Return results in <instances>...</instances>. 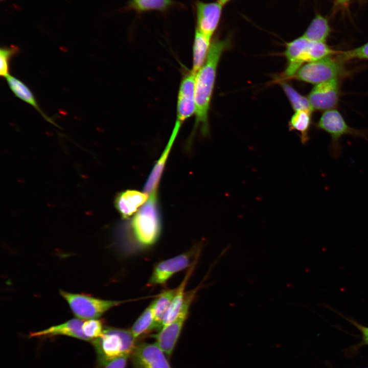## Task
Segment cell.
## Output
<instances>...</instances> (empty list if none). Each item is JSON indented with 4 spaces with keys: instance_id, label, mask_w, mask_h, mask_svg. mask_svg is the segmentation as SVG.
Segmentation results:
<instances>
[{
    "instance_id": "obj_32",
    "label": "cell",
    "mask_w": 368,
    "mask_h": 368,
    "mask_svg": "<svg viewBox=\"0 0 368 368\" xmlns=\"http://www.w3.org/2000/svg\"><path fill=\"white\" fill-rule=\"evenodd\" d=\"M366 368H368V367H366Z\"/></svg>"
},
{
    "instance_id": "obj_26",
    "label": "cell",
    "mask_w": 368,
    "mask_h": 368,
    "mask_svg": "<svg viewBox=\"0 0 368 368\" xmlns=\"http://www.w3.org/2000/svg\"><path fill=\"white\" fill-rule=\"evenodd\" d=\"M105 328L104 321L96 318L84 321L82 326L83 332L89 341L101 336Z\"/></svg>"
},
{
    "instance_id": "obj_18",
    "label": "cell",
    "mask_w": 368,
    "mask_h": 368,
    "mask_svg": "<svg viewBox=\"0 0 368 368\" xmlns=\"http://www.w3.org/2000/svg\"><path fill=\"white\" fill-rule=\"evenodd\" d=\"M330 32L327 18L317 14L302 36L311 41L325 42Z\"/></svg>"
},
{
    "instance_id": "obj_23",
    "label": "cell",
    "mask_w": 368,
    "mask_h": 368,
    "mask_svg": "<svg viewBox=\"0 0 368 368\" xmlns=\"http://www.w3.org/2000/svg\"><path fill=\"white\" fill-rule=\"evenodd\" d=\"M281 85L289 100L291 106L295 111L302 110H309L313 111L308 99L300 94L291 85L283 82Z\"/></svg>"
},
{
    "instance_id": "obj_28",
    "label": "cell",
    "mask_w": 368,
    "mask_h": 368,
    "mask_svg": "<svg viewBox=\"0 0 368 368\" xmlns=\"http://www.w3.org/2000/svg\"><path fill=\"white\" fill-rule=\"evenodd\" d=\"M330 309L335 311V312H336L338 314L340 315V316H341L342 318H343L348 321H349L350 324L353 325L361 333V341L359 343V344L356 346L357 348H360L364 346H368V326H363L359 324L358 321H357L353 318L347 317L343 314H341L340 313H339L336 311L333 310V309Z\"/></svg>"
},
{
    "instance_id": "obj_13",
    "label": "cell",
    "mask_w": 368,
    "mask_h": 368,
    "mask_svg": "<svg viewBox=\"0 0 368 368\" xmlns=\"http://www.w3.org/2000/svg\"><path fill=\"white\" fill-rule=\"evenodd\" d=\"M148 199L146 193L127 190L119 193L114 199V206L124 219H128Z\"/></svg>"
},
{
    "instance_id": "obj_15",
    "label": "cell",
    "mask_w": 368,
    "mask_h": 368,
    "mask_svg": "<svg viewBox=\"0 0 368 368\" xmlns=\"http://www.w3.org/2000/svg\"><path fill=\"white\" fill-rule=\"evenodd\" d=\"M6 81L11 91L15 97L33 107L49 123L58 126L52 119L47 116L42 110L34 94L22 81L11 75L6 78Z\"/></svg>"
},
{
    "instance_id": "obj_31",
    "label": "cell",
    "mask_w": 368,
    "mask_h": 368,
    "mask_svg": "<svg viewBox=\"0 0 368 368\" xmlns=\"http://www.w3.org/2000/svg\"><path fill=\"white\" fill-rule=\"evenodd\" d=\"M349 1V0H337V1L340 4H344Z\"/></svg>"
},
{
    "instance_id": "obj_5",
    "label": "cell",
    "mask_w": 368,
    "mask_h": 368,
    "mask_svg": "<svg viewBox=\"0 0 368 368\" xmlns=\"http://www.w3.org/2000/svg\"><path fill=\"white\" fill-rule=\"evenodd\" d=\"M196 292V290H194L186 293L183 305L177 317L172 323L163 327L153 336L156 339V344L169 358H171L174 351Z\"/></svg>"
},
{
    "instance_id": "obj_14",
    "label": "cell",
    "mask_w": 368,
    "mask_h": 368,
    "mask_svg": "<svg viewBox=\"0 0 368 368\" xmlns=\"http://www.w3.org/2000/svg\"><path fill=\"white\" fill-rule=\"evenodd\" d=\"M179 129L180 127L176 126H174L172 134L166 147L165 148L159 159L155 164L150 174L145 183L144 191L145 193L151 194V193L157 191V187L158 186L159 181L163 173L166 162Z\"/></svg>"
},
{
    "instance_id": "obj_1",
    "label": "cell",
    "mask_w": 368,
    "mask_h": 368,
    "mask_svg": "<svg viewBox=\"0 0 368 368\" xmlns=\"http://www.w3.org/2000/svg\"><path fill=\"white\" fill-rule=\"evenodd\" d=\"M230 44L229 39H216L211 42L206 61L195 78V122L202 135L209 133L208 113L216 76L218 64L222 53Z\"/></svg>"
},
{
    "instance_id": "obj_16",
    "label": "cell",
    "mask_w": 368,
    "mask_h": 368,
    "mask_svg": "<svg viewBox=\"0 0 368 368\" xmlns=\"http://www.w3.org/2000/svg\"><path fill=\"white\" fill-rule=\"evenodd\" d=\"M196 261L197 259H196L189 267V270L187 271L183 280L179 286L176 289L175 295L163 320L162 328L172 323L178 316L185 298L186 294L185 292V288L188 280L192 274Z\"/></svg>"
},
{
    "instance_id": "obj_25",
    "label": "cell",
    "mask_w": 368,
    "mask_h": 368,
    "mask_svg": "<svg viewBox=\"0 0 368 368\" xmlns=\"http://www.w3.org/2000/svg\"><path fill=\"white\" fill-rule=\"evenodd\" d=\"M309 41V40L301 36L286 43L284 54L288 60V64L294 62L298 58Z\"/></svg>"
},
{
    "instance_id": "obj_9",
    "label": "cell",
    "mask_w": 368,
    "mask_h": 368,
    "mask_svg": "<svg viewBox=\"0 0 368 368\" xmlns=\"http://www.w3.org/2000/svg\"><path fill=\"white\" fill-rule=\"evenodd\" d=\"M196 249H191L158 263L154 267L147 285L152 286L165 284L172 276L193 263L192 257Z\"/></svg>"
},
{
    "instance_id": "obj_30",
    "label": "cell",
    "mask_w": 368,
    "mask_h": 368,
    "mask_svg": "<svg viewBox=\"0 0 368 368\" xmlns=\"http://www.w3.org/2000/svg\"><path fill=\"white\" fill-rule=\"evenodd\" d=\"M231 1L232 0H217V1L221 4H222L223 6L225 5Z\"/></svg>"
},
{
    "instance_id": "obj_33",
    "label": "cell",
    "mask_w": 368,
    "mask_h": 368,
    "mask_svg": "<svg viewBox=\"0 0 368 368\" xmlns=\"http://www.w3.org/2000/svg\"><path fill=\"white\" fill-rule=\"evenodd\" d=\"M2 1H3V0H2Z\"/></svg>"
},
{
    "instance_id": "obj_21",
    "label": "cell",
    "mask_w": 368,
    "mask_h": 368,
    "mask_svg": "<svg viewBox=\"0 0 368 368\" xmlns=\"http://www.w3.org/2000/svg\"><path fill=\"white\" fill-rule=\"evenodd\" d=\"M312 111L302 110L296 111L292 116L289 123L290 130L298 131L301 134L302 144H305L309 140V130L311 121Z\"/></svg>"
},
{
    "instance_id": "obj_2",
    "label": "cell",
    "mask_w": 368,
    "mask_h": 368,
    "mask_svg": "<svg viewBox=\"0 0 368 368\" xmlns=\"http://www.w3.org/2000/svg\"><path fill=\"white\" fill-rule=\"evenodd\" d=\"M162 228V216L157 192H155L150 194L147 202L128 222L127 229L132 239L143 248L156 243Z\"/></svg>"
},
{
    "instance_id": "obj_7",
    "label": "cell",
    "mask_w": 368,
    "mask_h": 368,
    "mask_svg": "<svg viewBox=\"0 0 368 368\" xmlns=\"http://www.w3.org/2000/svg\"><path fill=\"white\" fill-rule=\"evenodd\" d=\"M317 127L327 132L332 137L330 152L334 158H337L341 153L340 139L345 134L366 137L365 131H359L350 127L346 123L341 114L335 109L326 110L320 117Z\"/></svg>"
},
{
    "instance_id": "obj_11",
    "label": "cell",
    "mask_w": 368,
    "mask_h": 368,
    "mask_svg": "<svg viewBox=\"0 0 368 368\" xmlns=\"http://www.w3.org/2000/svg\"><path fill=\"white\" fill-rule=\"evenodd\" d=\"M338 95V82L337 79H334L316 84L308 99L313 109L328 110L336 105Z\"/></svg>"
},
{
    "instance_id": "obj_20",
    "label": "cell",
    "mask_w": 368,
    "mask_h": 368,
    "mask_svg": "<svg viewBox=\"0 0 368 368\" xmlns=\"http://www.w3.org/2000/svg\"><path fill=\"white\" fill-rule=\"evenodd\" d=\"M156 330L152 305L151 303L133 324L130 331L136 340L139 337Z\"/></svg>"
},
{
    "instance_id": "obj_6",
    "label": "cell",
    "mask_w": 368,
    "mask_h": 368,
    "mask_svg": "<svg viewBox=\"0 0 368 368\" xmlns=\"http://www.w3.org/2000/svg\"><path fill=\"white\" fill-rule=\"evenodd\" d=\"M342 72L343 68L339 61L327 57L302 66L289 79L317 84L336 79Z\"/></svg>"
},
{
    "instance_id": "obj_8",
    "label": "cell",
    "mask_w": 368,
    "mask_h": 368,
    "mask_svg": "<svg viewBox=\"0 0 368 368\" xmlns=\"http://www.w3.org/2000/svg\"><path fill=\"white\" fill-rule=\"evenodd\" d=\"M129 357L132 368H172L168 357L156 342L137 344Z\"/></svg>"
},
{
    "instance_id": "obj_19",
    "label": "cell",
    "mask_w": 368,
    "mask_h": 368,
    "mask_svg": "<svg viewBox=\"0 0 368 368\" xmlns=\"http://www.w3.org/2000/svg\"><path fill=\"white\" fill-rule=\"evenodd\" d=\"M176 292L175 289L164 291L152 303L156 330L159 331L162 324Z\"/></svg>"
},
{
    "instance_id": "obj_24",
    "label": "cell",
    "mask_w": 368,
    "mask_h": 368,
    "mask_svg": "<svg viewBox=\"0 0 368 368\" xmlns=\"http://www.w3.org/2000/svg\"><path fill=\"white\" fill-rule=\"evenodd\" d=\"M20 52L19 48L14 45L3 47L0 49V75L6 78L10 75V62L12 58Z\"/></svg>"
},
{
    "instance_id": "obj_12",
    "label": "cell",
    "mask_w": 368,
    "mask_h": 368,
    "mask_svg": "<svg viewBox=\"0 0 368 368\" xmlns=\"http://www.w3.org/2000/svg\"><path fill=\"white\" fill-rule=\"evenodd\" d=\"M83 323L84 321L80 318H73L59 325L52 326L41 331L31 332L29 336L51 337L63 335L89 341L83 332Z\"/></svg>"
},
{
    "instance_id": "obj_3",
    "label": "cell",
    "mask_w": 368,
    "mask_h": 368,
    "mask_svg": "<svg viewBox=\"0 0 368 368\" xmlns=\"http://www.w3.org/2000/svg\"><path fill=\"white\" fill-rule=\"evenodd\" d=\"M135 341L130 330L105 327L102 336L91 341L98 367L114 358L130 356L137 344Z\"/></svg>"
},
{
    "instance_id": "obj_10",
    "label": "cell",
    "mask_w": 368,
    "mask_h": 368,
    "mask_svg": "<svg viewBox=\"0 0 368 368\" xmlns=\"http://www.w3.org/2000/svg\"><path fill=\"white\" fill-rule=\"evenodd\" d=\"M195 5L196 29L211 39L220 23L223 6L217 1L209 3L197 1Z\"/></svg>"
},
{
    "instance_id": "obj_27",
    "label": "cell",
    "mask_w": 368,
    "mask_h": 368,
    "mask_svg": "<svg viewBox=\"0 0 368 368\" xmlns=\"http://www.w3.org/2000/svg\"><path fill=\"white\" fill-rule=\"evenodd\" d=\"M353 58L368 59V42L358 48L340 54V59L342 60H347Z\"/></svg>"
},
{
    "instance_id": "obj_22",
    "label": "cell",
    "mask_w": 368,
    "mask_h": 368,
    "mask_svg": "<svg viewBox=\"0 0 368 368\" xmlns=\"http://www.w3.org/2000/svg\"><path fill=\"white\" fill-rule=\"evenodd\" d=\"M173 5L172 0H129L127 8L137 13L150 11L164 12Z\"/></svg>"
},
{
    "instance_id": "obj_17",
    "label": "cell",
    "mask_w": 368,
    "mask_h": 368,
    "mask_svg": "<svg viewBox=\"0 0 368 368\" xmlns=\"http://www.w3.org/2000/svg\"><path fill=\"white\" fill-rule=\"evenodd\" d=\"M211 42V39L195 29L193 45V64L191 71L195 76L206 61Z\"/></svg>"
},
{
    "instance_id": "obj_4",
    "label": "cell",
    "mask_w": 368,
    "mask_h": 368,
    "mask_svg": "<svg viewBox=\"0 0 368 368\" xmlns=\"http://www.w3.org/2000/svg\"><path fill=\"white\" fill-rule=\"evenodd\" d=\"M59 292L68 304L75 316L80 319L98 318L111 308L124 302L102 300L90 295L73 293L62 290Z\"/></svg>"
},
{
    "instance_id": "obj_29",
    "label": "cell",
    "mask_w": 368,
    "mask_h": 368,
    "mask_svg": "<svg viewBox=\"0 0 368 368\" xmlns=\"http://www.w3.org/2000/svg\"><path fill=\"white\" fill-rule=\"evenodd\" d=\"M129 356H124L109 360L101 367L102 368H126L128 359Z\"/></svg>"
}]
</instances>
